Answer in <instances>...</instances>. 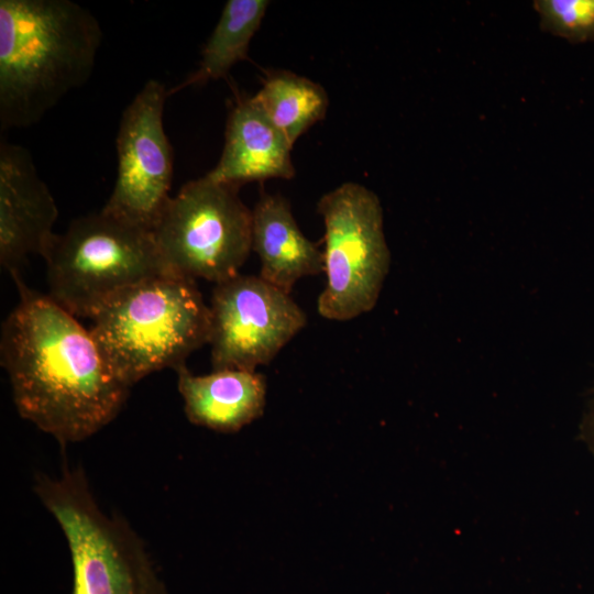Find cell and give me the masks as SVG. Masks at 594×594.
<instances>
[{
	"mask_svg": "<svg viewBox=\"0 0 594 594\" xmlns=\"http://www.w3.org/2000/svg\"><path fill=\"white\" fill-rule=\"evenodd\" d=\"M580 438L594 455V385L590 389L588 398L582 415Z\"/></svg>",
	"mask_w": 594,
	"mask_h": 594,
	"instance_id": "cell-17",
	"label": "cell"
},
{
	"mask_svg": "<svg viewBox=\"0 0 594 594\" xmlns=\"http://www.w3.org/2000/svg\"><path fill=\"white\" fill-rule=\"evenodd\" d=\"M11 275L20 301L2 323L0 361L16 411L62 446L84 441L118 416L130 387L75 316Z\"/></svg>",
	"mask_w": 594,
	"mask_h": 594,
	"instance_id": "cell-1",
	"label": "cell"
},
{
	"mask_svg": "<svg viewBox=\"0 0 594 594\" xmlns=\"http://www.w3.org/2000/svg\"><path fill=\"white\" fill-rule=\"evenodd\" d=\"M102 41L96 16L72 0H0V127L38 122L91 76Z\"/></svg>",
	"mask_w": 594,
	"mask_h": 594,
	"instance_id": "cell-2",
	"label": "cell"
},
{
	"mask_svg": "<svg viewBox=\"0 0 594 594\" xmlns=\"http://www.w3.org/2000/svg\"><path fill=\"white\" fill-rule=\"evenodd\" d=\"M292 147L253 98H242L229 112L220 160L206 175L237 187L270 178L292 179L296 174Z\"/></svg>",
	"mask_w": 594,
	"mask_h": 594,
	"instance_id": "cell-11",
	"label": "cell"
},
{
	"mask_svg": "<svg viewBox=\"0 0 594 594\" xmlns=\"http://www.w3.org/2000/svg\"><path fill=\"white\" fill-rule=\"evenodd\" d=\"M239 189L205 175L170 198L153 235L173 274L215 284L240 274L252 252V210Z\"/></svg>",
	"mask_w": 594,
	"mask_h": 594,
	"instance_id": "cell-6",
	"label": "cell"
},
{
	"mask_svg": "<svg viewBox=\"0 0 594 594\" xmlns=\"http://www.w3.org/2000/svg\"><path fill=\"white\" fill-rule=\"evenodd\" d=\"M42 256L48 296L73 316L90 319L123 290L173 274L152 231L102 210L75 219L62 234L54 233Z\"/></svg>",
	"mask_w": 594,
	"mask_h": 594,
	"instance_id": "cell-5",
	"label": "cell"
},
{
	"mask_svg": "<svg viewBox=\"0 0 594 594\" xmlns=\"http://www.w3.org/2000/svg\"><path fill=\"white\" fill-rule=\"evenodd\" d=\"M540 28L570 43L594 41V0H536Z\"/></svg>",
	"mask_w": 594,
	"mask_h": 594,
	"instance_id": "cell-16",
	"label": "cell"
},
{
	"mask_svg": "<svg viewBox=\"0 0 594 594\" xmlns=\"http://www.w3.org/2000/svg\"><path fill=\"white\" fill-rule=\"evenodd\" d=\"M91 320L89 331L101 353L130 388L151 373L176 371L209 343V306L194 279L174 274L123 290Z\"/></svg>",
	"mask_w": 594,
	"mask_h": 594,
	"instance_id": "cell-3",
	"label": "cell"
},
{
	"mask_svg": "<svg viewBox=\"0 0 594 594\" xmlns=\"http://www.w3.org/2000/svg\"><path fill=\"white\" fill-rule=\"evenodd\" d=\"M33 490L65 537L70 594H168L142 539L100 507L80 466L38 473Z\"/></svg>",
	"mask_w": 594,
	"mask_h": 594,
	"instance_id": "cell-4",
	"label": "cell"
},
{
	"mask_svg": "<svg viewBox=\"0 0 594 594\" xmlns=\"http://www.w3.org/2000/svg\"><path fill=\"white\" fill-rule=\"evenodd\" d=\"M252 251L264 280L290 294L302 277L323 272V252L299 229L288 200L262 193L252 209Z\"/></svg>",
	"mask_w": 594,
	"mask_h": 594,
	"instance_id": "cell-13",
	"label": "cell"
},
{
	"mask_svg": "<svg viewBox=\"0 0 594 594\" xmlns=\"http://www.w3.org/2000/svg\"><path fill=\"white\" fill-rule=\"evenodd\" d=\"M168 91L150 79L124 110L117 135L118 170L102 211L152 231L170 200L173 150L164 130Z\"/></svg>",
	"mask_w": 594,
	"mask_h": 594,
	"instance_id": "cell-9",
	"label": "cell"
},
{
	"mask_svg": "<svg viewBox=\"0 0 594 594\" xmlns=\"http://www.w3.org/2000/svg\"><path fill=\"white\" fill-rule=\"evenodd\" d=\"M187 419L219 432H237L263 415L266 380L256 371L212 370L195 375L186 364L176 370Z\"/></svg>",
	"mask_w": 594,
	"mask_h": 594,
	"instance_id": "cell-12",
	"label": "cell"
},
{
	"mask_svg": "<svg viewBox=\"0 0 594 594\" xmlns=\"http://www.w3.org/2000/svg\"><path fill=\"white\" fill-rule=\"evenodd\" d=\"M268 6L267 0L227 1L202 50L198 69L169 90L168 96L185 87L224 77L232 66L245 59L251 40L258 30Z\"/></svg>",
	"mask_w": 594,
	"mask_h": 594,
	"instance_id": "cell-14",
	"label": "cell"
},
{
	"mask_svg": "<svg viewBox=\"0 0 594 594\" xmlns=\"http://www.w3.org/2000/svg\"><path fill=\"white\" fill-rule=\"evenodd\" d=\"M209 308L212 370L255 371L307 323L290 295L261 276L239 274L216 284Z\"/></svg>",
	"mask_w": 594,
	"mask_h": 594,
	"instance_id": "cell-8",
	"label": "cell"
},
{
	"mask_svg": "<svg viewBox=\"0 0 594 594\" xmlns=\"http://www.w3.org/2000/svg\"><path fill=\"white\" fill-rule=\"evenodd\" d=\"M58 217L54 197L23 146L0 145V262L10 273L30 254L43 255Z\"/></svg>",
	"mask_w": 594,
	"mask_h": 594,
	"instance_id": "cell-10",
	"label": "cell"
},
{
	"mask_svg": "<svg viewBox=\"0 0 594 594\" xmlns=\"http://www.w3.org/2000/svg\"><path fill=\"white\" fill-rule=\"evenodd\" d=\"M317 211L324 223L327 278L317 310L328 320H352L376 306L389 270L383 208L371 189L346 182L326 193Z\"/></svg>",
	"mask_w": 594,
	"mask_h": 594,
	"instance_id": "cell-7",
	"label": "cell"
},
{
	"mask_svg": "<svg viewBox=\"0 0 594 594\" xmlns=\"http://www.w3.org/2000/svg\"><path fill=\"white\" fill-rule=\"evenodd\" d=\"M252 98L292 145L324 118L329 105L321 85L284 69L270 72Z\"/></svg>",
	"mask_w": 594,
	"mask_h": 594,
	"instance_id": "cell-15",
	"label": "cell"
}]
</instances>
